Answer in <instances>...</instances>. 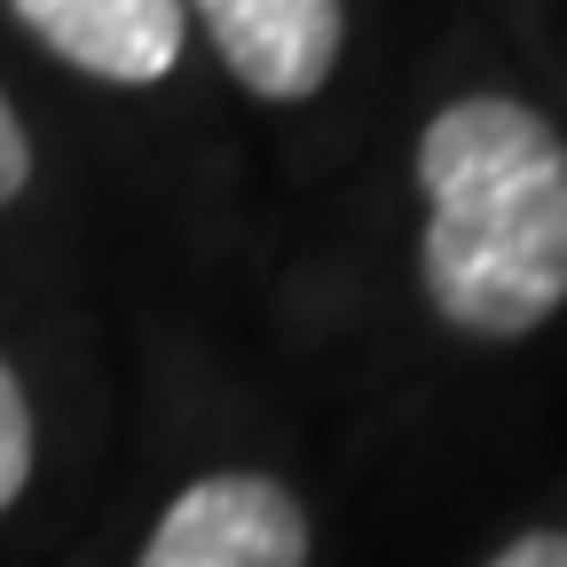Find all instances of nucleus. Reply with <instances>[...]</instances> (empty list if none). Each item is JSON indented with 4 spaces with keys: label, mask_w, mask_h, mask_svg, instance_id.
<instances>
[{
    "label": "nucleus",
    "mask_w": 567,
    "mask_h": 567,
    "mask_svg": "<svg viewBox=\"0 0 567 567\" xmlns=\"http://www.w3.org/2000/svg\"><path fill=\"white\" fill-rule=\"evenodd\" d=\"M425 300L465 339H528L567 300V142L513 95H457L417 134Z\"/></svg>",
    "instance_id": "1"
},
{
    "label": "nucleus",
    "mask_w": 567,
    "mask_h": 567,
    "mask_svg": "<svg viewBox=\"0 0 567 567\" xmlns=\"http://www.w3.org/2000/svg\"><path fill=\"white\" fill-rule=\"evenodd\" d=\"M134 567H308V513L268 473H205L158 513Z\"/></svg>",
    "instance_id": "2"
},
{
    "label": "nucleus",
    "mask_w": 567,
    "mask_h": 567,
    "mask_svg": "<svg viewBox=\"0 0 567 567\" xmlns=\"http://www.w3.org/2000/svg\"><path fill=\"white\" fill-rule=\"evenodd\" d=\"M182 9H197L205 40L260 103H308L347 40L339 0H182Z\"/></svg>",
    "instance_id": "3"
},
{
    "label": "nucleus",
    "mask_w": 567,
    "mask_h": 567,
    "mask_svg": "<svg viewBox=\"0 0 567 567\" xmlns=\"http://www.w3.org/2000/svg\"><path fill=\"white\" fill-rule=\"evenodd\" d=\"M9 9L48 55L103 87H158L189 40L182 0H9Z\"/></svg>",
    "instance_id": "4"
},
{
    "label": "nucleus",
    "mask_w": 567,
    "mask_h": 567,
    "mask_svg": "<svg viewBox=\"0 0 567 567\" xmlns=\"http://www.w3.org/2000/svg\"><path fill=\"white\" fill-rule=\"evenodd\" d=\"M24 481H32V410H24L17 371L0 363V513L24 496Z\"/></svg>",
    "instance_id": "5"
},
{
    "label": "nucleus",
    "mask_w": 567,
    "mask_h": 567,
    "mask_svg": "<svg viewBox=\"0 0 567 567\" xmlns=\"http://www.w3.org/2000/svg\"><path fill=\"white\" fill-rule=\"evenodd\" d=\"M32 182V142H24V118L9 111V95H0V213H9Z\"/></svg>",
    "instance_id": "6"
},
{
    "label": "nucleus",
    "mask_w": 567,
    "mask_h": 567,
    "mask_svg": "<svg viewBox=\"0 0 567 567\" xmlns=\"http://www.w3.org/2000/svg\"><path fill=\"white\" fill-rule=\"evenodd\" d=\"M488 567H567V536H551V528H528V536H513L505 551H496Z\"/></svg>",
    "instance_id": "7"
}]
</instances>
